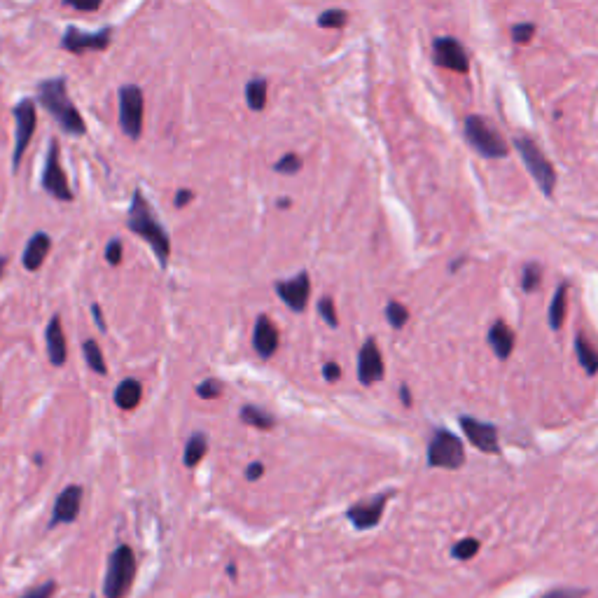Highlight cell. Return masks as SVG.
Returning <instances> with one entry per match:
<instances>
[{"label":"cell","instance_id":"cell-39","mask_svg":"<svg viewBox=\"0 0 598 598\" xmlns=\"http://www.w3.org/2000/svg\"><path fill=\"white\" fill-rule=\"evenodd\" d=\"M66 5H68V8L78 10V12H94V10H99V8H101L99 0H94V3H75V0H68Z\"/></svg>","mask_w":598,"mask_h":598},{"label":"cell","instance_id":"cell-23","mask_svg":"<svg viewBox=\"0 0 598 598\" xmlns=\"http://www.w3.org/2000/svg\"><path fill=\"white\" fill-rule=\"evenodd\" d=\"M575 351H577V358H580V365L584 367V370H587L589 374H596L598 372V351L582 335L575 337Z\"/></svg>","mask_w":598,"mask_h":598},{"label":"cell","instance_id":"cell-24","mask_svg":"<svg viewBox=\"0 0 598 598\" xmlns=\"http://www.w3.org/2000/svg\"><path fill=\"white\" fill-rule=\"evenodd\" d=\"M241 421L248 423V426H255L260 430H271L276 426V419L269 412H264L260 407H243L241 409Z\"/></svg>","mask_w":598,"mask_h":598},{"label":"cell","instance_id":"cell-11","mask_svg":"<svg viewBox=\"0 0 598 598\" xmlns=\"http://www.w3.org/2000/svg\"><path fill=\"white\" fill-rule=\"evenodd\" d=\"M276 292L278 297L283 299L285 307H290L295 314H302L309 304V295H311V278L307 271L290 278V281H278L276 283Z\"/></svg>","mask_w":598,"mask_h":598},{"label":"cell","instance_id":"cell-35","mask_svg":"<svg viewBox=\"0 0 598 598\" xmlns=\"http://www.w3.org/2000/svg\"><path fill=\"white\" fill-rule=\"evenodd\" d=\"M54 591H57V582L47 580L43 584H38V587L24 591V594L19 596V598H52Z\"/></svg>","mask_w":598,"mask_h":598},{"label":"cell","instance_id":"cell-19","mask_svg":"<svg viewBox=\"0 0 598 598\" xmlns=\"http://www.w3.org/2000/svg\"><path fill=\"white\" fill-rule=\"evenodd\" d=\"M50 248H52L50 236H47L45 232H38L29 243H26V250L22 255V264L29 271H38L40 267H43V262H45L47 253H50Z\"/></svg>","mask_w":598,"mask_h":598},{"label":"cell","instance_id":"cell-43","mask_svg":"<svg viewBox=\"0 0 598 598\" xmlns=\"http://www.w3.org/2000/svg\"><path fill=\"white\" fill-rule=\"evenodd\" d=\"M92 314H94V318H96V325H99V330L106 332L108 328H106V321H103V314H101V307H99V304H94V307H92Z\"/></svg>","mask_w":598,"mask_h":598},{"label":"cell","instance_id":"cell-3","mask_svg":"<svg viewBox=\"0 0 598 598\" xmlns=\"http://www.w3.org/2000/svg\"><path fill=\"white\" fill-rule=\"evenodd\" d=\"M136 577V554L127 545H120L108 559L106 580H103V594L106 598H124L129 594Z\"/></svg>","mask_w":598,"mask_h":598},{"label":"cell","instance_id":"cell-46","mask_svg":"<svg viewBox=\"0 0 598 598\" xmlns=\"http://www.w3.org/2000/svg\"><path fill=\"white\" fill-rule=\"evenodd\" d=\"M5 262H8V260H5V257H0V276H3V269H5Z\"/></svg>","mask_w":598,"mask_h":598},{"label":"cell","instance_id":"cell-44","mask_svg":"<svg viewBox=\"0 0 598 598\" xmlns=\"http://www.w3.org/2000/svg\"><path fill=\"white\" fill-rule=\"evenodd\" d=\"M400 398H402V402H405V407H412V398H409V388L407 386L400 388Z\"/></svg>","mask_w":598,"mask_h":598},{"label":"cell","instance_id":"cell-25","mask_svg":"<svg viewBox=\"0 0 598 598\" xmlns=\"http://www.w3.org/2000/svg\"><path fill=\"white\" fill-rule=\"evenodd\" d=\"M246 103L250 110H262L267 106V80L255 78L246 85Z\"/></svg>","mask_w":598,"mask_h":598},{"label":"cell","instance_id":"cell-10","mask_svg":"<svg viewBox=\"0 0 598 598\" xmlns=\"http://www.w3.org/2000/svg\"><path fill=\"white\" fill-rule=\"evenodd\" d=\"M110 29H101L96 33H89V31H80L75 29V26H68L66 33H64V40H61V45H64V50L73 52V54H82V52H103L108 50L110 45Z\"/></svg>","mask_w":598,"mask_h":598},{"label":"cell","instance_id":"cell-36","mask_svg":"<svg viewBox=\"0 0 598 598\" xmlns=\"http://www.w3.org/2000/svg\"><path fill=\"white\" fill-rule=\"evenodd\" d=\"M589 591L582 587H554L552 591H547L542 598H584Z\"/></svg>","mask_w":598,"mask_h":598},{"label":"cell","instance_id":"cell-12","mask_svg":"<svg viewBox=\"0 0 598 598\" xmlns=\"http://www.w3.org/2000/svg\"><path fill=\"white\" fill-rule=\"evenodd\" d=\"M391 496L393 493H381L377 498L363 500V503L353 505L351 510L346 512V517H349V521L358 531H370V528H374L381 521V514H384V507Z\"/></svg>","mask_w":598,"mask_h":598},{"label":"cell","instance_id":"cell-9","mask_svg":"<svg viewBox=\"0 0 598 598\" xmlns=\"http://www.w3.org/2000/svg\"><path fill=\"white\" fill-rule=\"evenodd\" d=\"M43 190L47 194H52V197L59 201H73V192H71V187H68V178L59 162V143L57 141L50 143V152H47L45 169H43Z\"/></svg>","mask_w":598,"mask_h":598},{"label":"cell","instance_id":"cell-45","mask_svg":"<svg viewBox=\"0 0 598 598\" xmlns=\"http://www.w3.org/2000/svg\"><path fill=\"white\" fill-rule=\"evenodd\" d=\"M278 204H281V208H290V199H281Z\"/></svg>","mask_w":598,"mask_h":598},{"label":"cell","instance_id":"cell-5","mask_svg":"<svg viewBox=\"0 0 598 598\" xmlns=\"http://www.w3.org/2000/svg\"><path fill=\"white\" fill-rule=\"evenodd\" d=\"M514 145H517L521 159H524V164L528 166V171H531V176L535 178V183L545 194H552L554 192V185H556V173H554V166L549 164V159L542 155V150L535 145L531 138H514Z\"/></svg>","mask_w":598,"mask_h":598},{"label":"cell","instance_id":"cell-1","mask_svg":"<svg viewBox=\"0 0 598 598\" xmlns=\"http://www.w3.org/2000/svg\"><path fill=\"white\" fill-rule=\"evenodd\" d=\"M38 99L43 103V108L54 117V122L59 124L61 131L71 136H82L87 131V124L82 120L78 108L68 96V82L66 78L43 80L38 85Z\"/></svg>","mask_w":598,"mask_h":598},{"label":"cell","instance_id":"cell-15","mask_svg":"<svg viewBox=\"0 0 598 598\" xmlns=\"http://www.w3.org/2000/svg\"><path fill=\"white\" fill-rule=\"evenodd\" d=\"M435 64L449 68L456 73H468V54L463 45L454 38H437L435 40Z\"/></svg>","mask_w":598,"mask_h":598},{"label":"cell","instance_id":"cell-8","mask_svg":"<svg viewBox=\"0 0 598 598\" xmlns=\"http://www.w3.org/2000/svg\"><path fill=\"white\" fill-rule=\"evenodd\" d=\"M15 122H17V134H15V155H12V166H15V171H17L19 164H22V157H24L26 148H29L33 131H36V124H38L36 103L29 101V99L17 103Z\"/></svg>","mask_w":598,"mask_h":598},{"label":"cell","instance_id":"cell-38","mask_svg":"<svg viewBox=\"0 0 598 598\" xmlns=\"http://www.w3.org/2000/svg\"><path fill=\"white\" fill-rule=\"evenodd\" d=\"M533 31H535L533 24H519V26H514V29H512V36H514V40H517V43H528V40H531V36H533Z\"/></svg>","mask_w":598,"mask_h":598},{"label":"cell","instance_id":"cell-14","mask_svg":"<svg viewBox=\"0 0 598 598\" xmlns=\"http://www.w3.org/2000/svg\"><path fill=\"white\" fill-rule=\"evenodd\" d=\"M80 505H82V486L78 484L66 486V489L59 493L57 503H54L50 528L59 524H73L80 514Z\"/></svg>","mask_w":598,"mask_h":598},{"label":"cell","instance_id":"cell-30","mask_svg":"<svg viewBox=\"0 0 598 598\" xmlns=\"http://www.w3.org/2000/svg\"><path fill=\"white\" fill-rule=\"evenodd\" d=\"M346 22H349V15L344 10H328L318 17V26H323V29H342Z\"/></svg>","mask_w":598,"mask_h":598},{"label":"cell","instance_id":"cell-40","mask_svg":"<svg viewBox=\"0 0 598 598\" xmlns=\"http://www.w3.org/2000/svg\"><path fill=\"white\" fill-rule=\"evenodd\" d=\"M323 377L328 381H339V377H342V367L337 363H328L323 367Z\"/></svg>","mask_w":598,"mask_h":598},{"label":"cell","instance_id":"cell-13","mask_svg":"<svg viewBox=\"0 0 598 598\" xmlns=\"http://www.w3.org/2000/svg\"><path fill=\"white\" fill-rule=\"evenodd\" d=\"M358 379L363 386H372L384 379V358L374 339H367L358 356Z\"/></svg>","mask_w":598,"mask_h":598},{"label":"cell","instance_id":"cell-16","mask_svg":"<svg viewBox=\"0 0 598 598\" xmlns=\"http://www.w3.org/2000/svg\"><path fill=\"white\" fill-rule=\"evenodd\" d=\"M461 428L465 430V435H468V440L475 444L479 451H484V454H498V433L496 428L489 426V423H482V421H475V419H468V416H463L461 419Z\"/></svg>","mask_w":598,"mask_h":598},{"label":"cell","instance_id":"cell-42","mask_svg":"<svg viewBox=\"0 0 598 598\" xmlns=\"http://www.w3.org/2000/svg\"><path fill=\"white\" fill-rule=\"evenodd\" d=\"M264 475V465L262 463H250L248 470H246V479L250 482H255V479H260Z\"/></svg>","mask_w":598,"mask_h":598},{"label":"cell","instance_id":"cell-18","mask_svg":"<svg viewBox=\"0 0 598 598\" xmlns=\"http://www.w3.org/2000/svg\"><path fill=\"white\" fill-rule=\"evenodd\" d=\"M45 342H47V356H50V363L54 367L66 365L68 346H66V335H64V328H61V318L59 316H54L50 321V325H47Z\"/></svg>","mask_w":598,"mask_h":598},{"label":"cell","instance_id":"cell-2","mask_svg":"<svg viewBox=\"0 0 598 598\" xmlns=\"http://www.w3.org/2000/svg\"><path fill=\"white\" fill-rule=\"evenodd\" d=\"M129 229L138 236H143L145 241L150 243L152 250H155L159 264L169 262L171 255V239L169 232H166L162 222L152 211L148 199L143 197L141 190L134 192V199H131V208H129Z\"/></svg>","mask_w":598,"mask_h":598},{"label":"cell","instance_id":"cell-26","mask_svg":"<svg viewBox=\"0 0 598 598\" xmlns=\"http://www.w3.org/2000/svg\"><path fill=\"white\" fill-rule=\"evenodd\" d=\"M82 353H85L89 370L96 372V374H108V365H106V360H103V351H101L99 342H94V339H87V342L82 344Z\"/></svg>","mask_w":598,"mask_h":598},{"label":"cell","instance_id":"cell-41","mask_svg":"<svg viewBox=\"0 0 598 598\" xmlns=\"http://www.w3.org/2000/svg\"><path fill=\"white\" fill-rule=\"evenodd\" d=\"M192 199H194V192L192 190H180L176 194V199H173V204H176L178 208H185L187 204H190Z\"/></svg>","mask_w":598,"mask_h":598},{"label":"cell","instance_id":"cell-32","mask_svg":"<svg viewBox=\"0 0 598 598\" xmlns=\"http://www.w3.org/2000/svg\"><path fill=\"white\" fill-rule=\"evenodd\" d=\"M540 278H542V269L535 262H531V264H526L524 276H521V285H524L526 292H533L535 288H538Z\"/></svg>","mask_w":598,"mask_h":598},{"label":"cell","instance_id":"cell-17","mask_svg":"<svg viewBox=\"0 0 598 598\" xmlns=\"http://www.w3.org/2000/svg\"><path fill=\"white\" fill-rule=\"evenodd\" d=\"M253 346L257 356L271 358L278 351V328L271 323L269 316H257L255 330H253Z\"/></svg>","mask_w":598,"mask_h":598},{"label":"cell","instance_id":"cell-34","mask_svg":"<svg viewBox=\"0 0 598 598\" xmlns=\"http://www.w3.org/2000/svg\"><path fill=\"white\" fill-rule=\"evenodd\" d=\"M220 393H222V384L215 379H206L197 386V395L201 400H215L220 398Z\"/></svg>","mask_w":598,"mask_h":598},{"label":"cell","instance_id":"cell-37","mask_svg":"<svg viewBox=\"0 0 598 598\" xmlns=\"http://www.w3.org/2000/svg\"><path fill=\"white\" fill-rule=\"evenodd\" d=\"M122 253H124V248H122V241H117V239H113L108 243V248H106V260L113 264V267H117V264L122 262Z\"/></svg>","mask_w":598,"mask_h":598},{"label":"cell","instance_id":"cell-20","mask_svg":"<svg viewBox=\"0 0 598 598\" xmlns=\"http://www.w3.org/2000/svg\"><path fill=\"white\" fill-rule=\"evenodd\" d=\"M489 344L496 351V356L500 360L510 358V353L514 349V332L510 330V325H505V321H498L491 325L489 330Z\"/></svg>","mask_w":598,"mask_h":598},{"label":"cell","instance_id":"cell-6","mask_svg":"<svg viewBox=\"0 0 598 598\" xmlns=\"http://www.w3.org/2000/svg\"><path fill=\"white\" fill-rule=\"evenodd\" d=\"M465 463L463 444L456 435L447 433V430H437L433 442L428 447V465L433 468H447L458 470Z\"/></svg>","mask_w":598,"mask_h":598},{"label":"cell","instance_id":"cell-33","mask_svg":"<svg viewBox=\"0 0 598 598\" xmlns=\"http://www.w3.org/2000/svg\"><path fill=\"white\" fill-rule=\"evenodd\" d=\"M318 314H321V318L330 325V328H337V325H339L335 302H332V297H323L321 302H318Z\"/></svg>","mask_w":598,"mask_h":598},{"label":"cell","instance_id":"cell-21","mask_svg":"<svg viewBox=\"0 0 598 598\" xmlns=\"http://www.w3.org/2000/svg\"><path fill=\"white\" fill-rule=\"evenodd\" d=\"M141 395H143V388L136 379H124L115 391V405L131 412V409H136L138 402H141Z\"/></svg>","mask_w":598,"mask_h":598},{"label":"cell","instance_id":"cell-47","mask_svg":"<svg viewBox=\"0 0 598 598\" xmlns=\"http://www.w3.org/2000/svg\"><path fill=\"white\" fill-rule=\"evenodd\" d=\"M92 598H96V596H92Z\"/></svg>","mask_w":598,"mask_h":598},{"label":"cell","instance_id":"cell-7","mask_svg":"<svg viewBox=\"0 0 598 598\" xmlns=\"http://www.w3.org/2000/svg\"><path fill=\"white\" fill-rule=\"evenodd\" d=\"M143 110L145 99L141 87L124 85L120 87V124L129 138H141L143 134Z\"/></svg>","mask_w":598,"mask_h":598},{"label":"cell","instance_id":"cell-29","mask_svg":"<svg viewBox=\"0 0 598 598\" xmlns=\"http://www.w3.org/2000/svg\"><path fill=\"white\" fill-rule=\"evenodd\" d=\"M299 169H302V157L295 155V152H288V155H283L274 164V171L283 173V176H295V173H299Z\"/></svg>","mask_w":598,"mask_h":598},{"label":"cell","instance_id":"cell-4","mask_svg":"<svg viewBox=\"0 0 598 598\" xmlns=\"http://www.w3.org/2000/svg\"><path fill=\"white\" fill-rule=\"evenodd\" d=\"M465 138H468L472 148H475L482 157L500 159L507 155V145L503 141V136H500L496 127L486 122L484 117L470 115L468 120H465Z\"/></svg>","mask_w":598,"mask_h":598},{"label":"cell","instance_id":"cell-27","mask_svg":"<svg viewBox=\"0 0 598 598\" xmlns=\"http://www.w3.org/2000/svg\"><path fill=\"white\" fill-rule=\"evenodd\" d=\"M566 292L568 285H561L552 299V307H549V328L552 330H559L563 325V316H566Z\"/></svg>","mask_w":598,"mask_h":598},{"label":"cell","instance_id":"cell-28","mask_svg":"<svg viewBox=\"0 0 598 598\" xmlns=\"http://www.w3.org/2000/svg\"><path fill=\"white\" fill-rule=\"evenodd\" d=\"M479 552V540L477 538H463L458 540L454 547H451V556H454L456 561H468L472 556H477Z\"/></svg>","mask_w":598,"mask_h":598},{"label":"cell","instance_id":"cell-22","mask_svg":"<svg viewBox=\"0 0 598 598\" xmlns=\"http://www.w3.org/2000/svg\"><path fill=\"white\" fill-rule=\"evenodd\" d=\"M208 451V437L204 433H194L185 447V465L187 468H197L201 458L206 456Z\"/></svg>","mask_w":598,"mask_h":598},{"label":"cell","instance_id":"cell-31","mask_svg":"<svg viewBox=\"0 0 598 598\" xmlns=\"http://www.w3.org/2000/svg\"><path fill=\"white\" fill-rule=\"evenodd\" d=\"M386 316H388V323L393 325V328H405V323H407V318H409V311L402 307L400 302H391L386 307Z\"/></svg>","mask_w":598,"mask_h":598}]
</instances>
